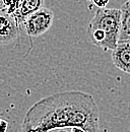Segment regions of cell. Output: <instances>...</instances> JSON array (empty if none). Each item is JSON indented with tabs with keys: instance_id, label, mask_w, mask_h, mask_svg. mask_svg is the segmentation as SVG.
Returning a JSON list of instances; mask_svg holds the SVG:
<instances>
[{
	"instance_id": "obj_1",
	"label": "cell",
	"mask_w": 130,
	"mask_h": 132,
	"mask_svg": "<svg viewBox=\"0 0 130 132\" xmlns=\"http://www.w3.org/2000/svg\"><path fill=\"white\" fill-rule=\"evenodd\" d=\"M100 111L91 94L80 90L61 92L45 97L28 110L21 132H55L80 127L100 132Z\"/></svg>"
},
{
	"instance_id": "obj_2",
	"label": "cell",
	"mask_w": 130,
	"mask_h": 132,
	"mask_svg": "<svg viewBox=\"0 0 130 132\" xmlns=\"http://www.w3.org/2000/svg\"><path fill=\"white\" fill-rule=\"evenodd\" d=\"M121 9L98 8L88 23L86 35L91 43L104 51H113L119 41Z\"/></svg>"
},
{
	"instance_id": "obj_3",
	"label": "cell",
	"mask_w": 130,
	"mask_h": 132,
	"mask_svg": "<svg viewBox=\"0 0 130 132\" xmlns=\"http://www.w3.org/2000/svg\"><path fill=\"white\" fill-rule=\"evenodd\" d=\"M54 21V12L47 7H42L26 18L23 26L28 36L31 38L40 37L47 33Z\"/></svg>"
},
{
	"instance_id": "obj_4",
	"label": "cell",
	"mask_w": 130,
	"mask_h": 132,
	"mask_svg": "<svg viewBox=\"0 0 130 132\" xmlns=\"http://www.w3.org/2000/svg\"><path fill=\"white\" fill-rule=\"evenodd\" d=\"M19 34V26L14 17L0 8V46L9 45L16 41Z\"/></svg>"
},
{
	"instance_id": "obj_5",
	"label": "cell",
	"mask_w": 130,
	"mask_h": 132,
	"mask_svg": "<svg viewBox=\"0 0 130 132\" xmlns=\"http://www.w3.org/2000/svg\"><path fill=\"white\" fill-rule=\"evenodd\" d=\"M111 58L116 68L130 74V40L118 41L116 48L112 51Z\"/></svg>"
},
{
	"instance_id": "obj_6",
	"label": "cell",
	"mask_w": 130,
	"mask_h": 132,
	"mask_svg": "<svg viewBox=\"0 0 130 132\" xmlns=\"http://www.w3.org/2000/svg\"><path fill=\"white\" fill-rule=\"evenodd\" d=\"M44 2L45 0H20L19 7L13 15L18 26L23 24L26 18L29 15L44 7Z\"/></svg>"
},
{
	"instance_id": "obj_7",
	"label": "cell",
	"mask_w": 130,
	"mask_h": 132,
	"mask_svg": "<svg viewBox=\"0 0 130 132\" xmlns=\"http://www.w3.org/2000/svg\"><path fill=\"white\" fill-rule=\"evenodd\" d=\"M121 28L119 41L130 40V0L124 2L121 6Z\"/></svg>"
},
{
	"instance_id": "obj_8",
	"label": "cell",
	"mask_w": 130,
	"mask_h": 132,
	"mask_svg": "<svg viewBox=\"0 0 130 132\" xmlns=\"http://www.w3.org/2000/svg\"><path fill=\"white\" fill-rule=\"evenodd\" d=\"M20 0H0V8L9 15L13 16L19 7Z\"/></svg>"
},
{
	"instance_id": "obj_9",
	"label": "cell",
	"mask_w": 130,
	"mask_h": 132,
	"mask_svg": "<svg viewBox=\"0 0 130 132\" xmlns=\"http://www.w3.org/2000/svg\"><path fill=\"white\" fill-rule=\"evenodd\" d=\"M92 1L96 6H98V8H105L109 3V0H92Z\"/></svg>"
},
{
	"instance_id": "obj_10",
	"label": "cell",
	"mask_w": 130,
	"mask_h": 132,
	"mask_svg": "<svg viewBox=\"0 0 130 132\" xmlns=\"http://www.w3.org/2000/svg\"><path fill=\"white\" fill-rule=\"evenodd\" d=\"M7 128H8V123L5 120L0 119V132H6Z\"/></svg>"
},
{
	"instance_id": "obj_11",
	"label": "cell",
	"mask_w": 130,
	"mask_h": 132,
	"mask_svg": "<svg viewBox=\"0 0 130 132\" xmlns=\"http://www.w3.org/2000/svg\"><path fill=\"white\" fill-rule=\"evenodd\" d=\"M69 132H86L83 128H80V127H72L70 128V131Z\"/></svg>"
},
{
	"instance_id": "obj_12",
	"label": "cell",
	"mask_w": 130,
	"mask_h": 132,
	"mask_svg": "<svg viewBox=\"0 0 130 132\" xmlns=\"http://www.w3.org/2000/svg\"><path fill=\"white\" fill-rule=\"evenodd\" d=\"M55 132H69V131H67V130H65V129H59V130H56Z\"/></svg>"
}]
</instances>
